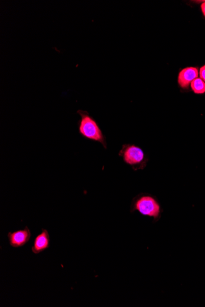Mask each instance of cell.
<instances>
[{
  "label": "cell",
  "mask_w": 205,
  "mask_h": 307,
  "mask_svg": "<svg viewBox=\"0 0 205 307\" xmlns=\"http://www.w3.org/2000/svg\"><path fill=\"white\" fill-rule=\"evenodd\" d=\"M31 236L30 229L26 226L22 229L17 230L14 232H9L8 238L12 247L18 248L25 246L30 241Z\"/></svg>",
  "instance_id": "obj_4"
},
{
  "label": "cell",
  "mask_w": 205,
  "mask_h": 307,
  "mask_svg": "<svg viewBox=\"0 0 205 307\" xmlns=\"http://www.w3.org/2000/svg\"><path fill=\"white\" fill-rule=\"evenodd\" d=\"M198 76L197 68L189 67L181 71L178 75V84L181 89L187 90L192 82Z\"/></svg>",
  "instance_id": "obj_5"
},
{
  "label": "cell",
  "mask_w": 205,
  "mask_h": 307,
  "mask_svg": "<svg viewBox=\"0 0 205 307\" xmlns=\"http://www.w3.org/2000/svg\"><path fill=\"white\" fill-rule=\"evenodd\" d=\"M119 156L134 171L145 169L149 162L148 157L143 149L134 144L123 145Z\"/></svg>",
  "instance_id": "obj_3"
},
{
  "label": "cell",
  "mask_w": 205,
  "mask_h": 307,
  "mask_svg": "<svg viewBox=\"0 0 205 307\" xmlns=\"http://www.w3.org/2000/svg\"><path fill=\"white\" fill-rule=\"evenodd\" d=\"M190 87L195 94L201 95L205 93V83L200 78H197L193 81L190 84Z\"/></svg>",
  "instance_id": "obj_7"
},
{
  "label": "cell",
  "mask_w": 205,
  "mask_h": 307,
  "mask_svg": "<svg viewBox=\"0 0 205 307\" xmlns=\"http://www.w3.org/2000/svg\"><path fill=\"white\" fill-rule=\"evenodd\" d=\"M77 113L81 117L78 123L79 134L84 139L100 143L105 149H107L106 137L97 122L87 111L78 110Z\"/></svg>",
  "instance_id": "obj_2"
},
{
  "label": "cell",
  "mask_w": 205,
  "mask_h": 307,
  "mask_svg": "<svg viewBox=\"0 0 205 307\" xmlns=\"http://www.w3.org/2000/svg\"><path fill=\"white\" fill-rule=\"evenodd\" d=\"M50 246L49 233L46 229L42 228V233L35 239L31 251L35 254H40L48 249Z\"/></svg>",
  "instance_id": "obj_6"
},
{
  "label": "cell",
  "mask_w": 205,
  "mask_h": 307,
  "mask_svg": "<svg viewBox=\"0 0 205 307\" xmlns=\"http://www.w3.org/2000/svg\"><path fill=\"white\" fill-rule=\"evenodd\" d=\"M200 77L201 80L205 83V65L201 67L200 69Z\"/></svg>",
  "instance_id": "obj_8"
},
{
  "label": "cell",
  "mask_w": 205,
  "mask_h": 307,
  "mask_svg": "<svg viewBox=\"0 0 205 307\" xmlns=\"http://www.w3.org/2000/svg\"><path fill=\"white\" fill-rule=\"evenodd\" d=\"M163 211L159 200L151 194H140L131 201L130 212H138L141 215L152 218L154 223L160 220Z\"/></svg>",
  "instance_id": "obj_1"
},
{
  "label": "cell",
  "mask_w": 205,
  "mask_h": 307,
  "mask_svg": "<svg viewBox=\"0 0 205 307\" xmlns=\"http://www.w3.org/2000/svg\"><path fill=\"white\" fill-rule=\"evenodd\" d=\"M201 10L203 12L204 16L205 17V2L201 5Z\"/></svg>",
  "instance_id": "obj_9"
}]
</instances>
